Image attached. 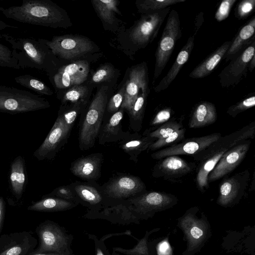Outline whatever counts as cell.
<instances>
[{
	"label": "cell",
	"mask_w": 255,
	"mask_h": 255,
	"mask_svg": "<svg viewBox=\"0 0 255 255\" xmlns=\"http://www.w3.org/2000/svg\"><path fill=\"white\" fill-rule=\"evenodd\" d=\"M255 122L218 140L198 153L192 155L197 162L196 184L198 189L204 192L209 188L208 175L220 158L228 150L238 144L255 137Z\"/></svg>",
	"instance_id": "1"
},
{
	"label": "cell",
	"mask_w": 255,
	"mask_h": 255,
	"mask_svg": "<svg viewBox=\"0 0 255 255\" xmlns=\"http://www.w3.org/2000/svg\"><path fill=\"white\" fill-rule=\"evenodd\" d=\"M0 10L7 18L32 25L66 27V21L69 22L66 12L50 0H23L20 5Z\"/></svg>",
	"instance_id": "2"
},
{
	"label": "cell",
	"mask_w": 255,
	"mask_h": 255,
	"mask_svg": "<svg viewBox=\"0 0 255 255\" xmlns=\"http://www.w3.org/2000/svg\"><path fill=\"white\" fill-rule=\"evenodd\" d=\"M87 101L61 105L57 119L47 136L33 156L39 161L53 159L67 142L78 117L82 114Z\"/></svg>",
	"instance_id": "3"
},
{
	"label": "cell",
	"mask_w": 255,
	"mask_h": 255,
	"mask_svg": "<svg viewBox=\"0 0 255 255\" xmlns=\"http://www.w3.org/2000/svg\"><path fill=\"white\" fill-rule=\"evenodd\" d=\"M0 36L11 46L12 55L20 68L44 70L49 74L53 72L54 55L43 39L14 37L5 33Z\"/></svg>",
	"instance_id": "4"
},
{
	"label": "cell",
	"mask_w": 255,
	"mask_h": 255,
	"mask_svg": "<svg viewBox=\"0 0 255 255\" xmlns=\"http://www.w3.org/2000/svg\"><path fill=\"white\" fill-rule=\"evenodd\" d=\"M108 87L102 86L80 119L79 144L82 150H88L95 145L108 102Z\"/></svg>",
	"instance_id": "5"
},
{
	"label": "cell",
	"mask_w": 255,
	"mask_h": 255,
	"mask_svg": "<svg viewBox=\"0 0 255 255\" xmlns=\"http://www.w3.org/2000/svg\"><path fill=\"white\" fill-rule=\"evenodd\" d=\"M45 99L30 92L0 85V112L10 114L33 112L50 107Z\"/></svg>",
	"instance_id": "6"
},
{
	"label": "cell",
	"mask_w": 255,
	"mask_h": 255,
	"mask_svg": "<svg viewBox=\"0 0 255 255\" xmlns=\"http://www.w3.org/2000/svg\"><path fill=\"white\" fill-rule=\"evenodd\" d=\"M167 16V21L155 53L153 83L162 73L169 60L177 41L182 35L180 20L177 11L172 9Z\"/></svg>",
	"instance_id": "7"
},
{
	"label": "cell",
	"mask_w": 255,
	"mask_h": 255,
	"mask_svg": "<svg viewBox=\"0 0 255 255\" xmlns=\"http://www.w3.org/2000/svg\"><path fill=\"white\" fill-rule=\"evenodd\" d=\"M39 243L32 254L57 253L70 255V239L55 223L46 220L36 229Z\"/></svg>",
	"instance_id": "8"
},
{
	"label": "cell",
	"mask_w": 255,
	"mask_h": 255,
	"mask_svg": "<svg viewBox=\"0 0 255 255\" xmlns=\"http://www.w3.org/2000/svg\"><path fill=\"white\" fill-rule=\"evenodd\" d=\"M170 7L152 14H142L132 29L131 41L137 48H144L156 37Z\"/></svg>",
	"instance_id": "9"
},
{
	"label": "cell",
	"mask_w": 255,
	"mask_h": 255,
	"mask_svg": "<svg viewBox=\"0 0 255 255\" xmlns=\"http://www.w3.org/2000/svg\"><path fill=\"white\" fill-rule=\"evenodd\" d=\"M129 208L140 215L150 216L166 210L177 204V197L170 193L148 191L130 198Z\"/></svg>",
	"instance_id": "10"
},
{
	"label": "cell",
	"mask_w": 255,
	"mask_h": 255,
	"mask_svg": "<svg viewBox=\"0 0 255 255\" xmlns=\"http://www.w3.org/2000/svg\"><path fill=\"white\" fill-rule=\"evenodd\" d=\"M53 54L71 59L93 51L92 41L85 37L65 35L55 36L51 40L43 39Z\"/></svg>",
	"instance_id": "11"
},
{
	"label": "cell",
	"mask_w": 255,
	"mask_h": 255,
	"mask_svg": "<svg viewBox=\"0 0 255 255\" xmlns=\"http://www.w3.org/2000/svg\"><path fill=\"white\" fill-rule=\"evenodd\" d=\"M196 168L195 162H189L178 155L169 156L159 159L154 165L151 175L154 178L179 183L195 170Z\"/></svg>",
	"instance_id": "12"
},
{
	"label": "cell",
	"mask_w": 255,
	"mask_h": 255,
	"mask_svg": "<svg viewBox=\"0 0 255 255\" xmlns=\"http://www.w3.org/2000/svg\"><path fill=\"white\" fill-rule=\"evenodd\" d=\"M250 178L248 169L225 178L219 186L217 203L224 207H231L238 203L245 195Z\"/></svg>",
	"instance_id": "13"
},
{
	"label": "cell",
	"mask_w": 255,
	"mask_h": 255,
	"mask_svg": "<svg viewBox=\"0 0 255 255\" xmlns=\"http://www.w3.org/2000/svg\"><path fill=\"white\" fill-rule=\"evenodd\" d=\"M255 55V40L221 71L219 81L222 88H229L238 84L248 70L250 61Z\"/></svg>",
	"instance_id": "14"
},
{
	"label": "cell",
	"mask_w": 255,
	"mask_h": 255,
	"mask_svg": "<svg viewBox=\"0 0 255 255\" xmlns=\"http://www.w3.org/2000/svg\"><path fill=\"white\" fill-rule=\"evenodd\" d=\"M221 136V133L217 132L183 139L177 144L157 150L151 154V157L159 160L172 155H193L205 149Z\"/></svg>",
	"instance_id": "15"
},
{
	"label": "cell",
	"mask_w": 255,
	"mask_h": 255,
	"mask_svg": "<svg viewBox=\"0 0 255 255\" xmlns=\"http://www.w3.org/2000/svg\"><path fill=\"white\" fill-rule=\"evenodd\" d=\"M102 191L110 198L121 199L130 198L146 191L141 179L130 175L115 177L106 183Z\"/></svg>",
	"instance_id": "16"
},
{
	"label": "cell",
	"mask_w": 255,
	"mask_h": 255,
	"mask_svg": "<svg viewBox=\"0 0 255 255\" xmlns=\"http://www.w3.org/2000/svg\"><path fill=\"white\" fill-rule=\"evenodd\" d=\"M37 240L31 232L1 235L0 255H29L36 249Z\"/></svg>",
	"instance_id": "17"
},
{
	"label": "cell",
	"mask_w": 255,
	"mask_h": 255,
	"mask_svg": "<svg viewBox=\"0 0 255 255\" xmlns=\"http://www.w3.org/2000/svg\"><path fill=\"white\" fill-rule=\"evenodd\" d=\"M251 144V140L248 139L233 146L224 153L209 174L208 182L221 179L236 168L244 159Z\"/></svg>",
	"instance_id": "18"
},
{
	"label": "cell",
	"mask_w": 255,
	"mask_h": 255,
	"mask_svg": "<svg viewBox=\"0 0 255 255\" xmlns=\"http://www.w3.org/2000/svg\"><path fill=\"white\" fill-rule=\"evenodd\" d=\"M89 69V64L87 61H76L60 68L52 75V82L57 89H69L80 85L87 79Z\"/></svg>",
	"instance_id": "19"
},
{
	"label": "cell",
	"mask_w": 255,
	"mask_h": 255,
	"mask_svg": "<svg viewBox=\"0 0 255 255\" xmlns=\"http://www.w3.org/2000/svg\"><path fill=\"white\" fill-rule=\"evenodd\" d=\"M197 207L189 209L180 219V225L187 237L189 249L192 251L203 243L207 237V224L197 218Z\"/></svg>",
	"instance_id": "20"
},
{
	"label": "cell",
	"mask_w": 255,
	"mask_h": 255,
	"mask_svg": "<svg viewBox=\"0 0 255 255\" xmlns=\"http://www.w3.org/2000/svg\"><path fill=\"white\" fill-rule=\"evenodd\" d=\"M148 87L146 63L143 62L131 69L125 85V96L121 108L129 111L140 90Z\"/></svg>",
	"instance_id": "21"
},
{
	"label": "cell",
	"mask_w": 255,
	"mask_h": 255,
	"mask_svg": "<svg viewBox=\"0 0 255 255\" xmlns=\"http://www.w3.org/2000/svg\"><path fill=\"white\" fill-rule=\"evenodd\" d=\"M104 160L101 153H92L74 160L70 171L75 176L87 180H96L101 176V169Z\"/></svg>",
	"instance_id": "22"
},
{
	"label": "cell",
	"mask_w": 255,
	"mask_h": 255,
	"mask_svg": "<svg viewBox=\"0 0 255 255\" xmlns=\"http://www.w3.org/2000/svg\"><path fill=\"white\" fill-rule=\"evenodd\" d=\"M27 183L25 161L21 155L16 157L10 166L9 184L12 196L17 201L22 198Z\"/></svg>",
	"instance_id": "23"
},
{
	"label": "cell",
	"mask_w": 255,
	"mask_h": 255,
	"mask_svg": "<svg viewBox=\"0 0 255 255\" xmlns=\"http://www.w3.org/2000/svg\"><path fill=\"white\" fill-rule=\"evenodd\" d=\"M195 36L191 35L186 44L179 52L175 60L166 75L155 87V92L158 93L168 88L175 79L183 66L187 62L194 46Z\"/></svg>",
	"instance_id": "24"
},
{
	"label": "cell",
	"mask_w": 255,
	"mask_h": 255,
	"mask_svg": "<svg viewBox=\"0 0 255 255\" xmlns=\"http://www.w3.org/2000/svg\"><path fill=\"white\" fill-rule=\"evenodd\" d=\"M124 111L123 109L120 108L112 115L106 124L102 126L98 136L100 144L120 141L130 134V132L124 131L122 129Z\"/></svg>",
	"instance_id": "25"
},
{
	"label": "cell",
	"mask_w": 255,
	"mask_h": 255,
	"mask_svg": "<svg viewBox=\"0 0 255 255\" xmlns=\"http://www.w3.org/2000/svg\"><path fill=\"white\" fill-rule=\"evenodd\" d=\"M255 16L252 18L239 31L235 38L225 53L223 59L228 62L241 53L255 40Z\"/></svg>",
	"instance_id": "26"
},
{
	"label": "cell",
	"mask_w": 255,
	"mask_h": 255,
	"mask_svg": "<svg viewBox=\"0 0 255 255\" xmlns=\"http://www.w3.org/2000/svg\"><path fill=\"white\" fill-rule=\"evenodd\" d=\"M156 140L148 135H140L137 132L130 133L119 141L121 148L129 157V159L136 163L140 154L145 150Z\"/></svg>",
	"instance_id": "27"
},
{
	"label": "cell",
	"mask_w": 255,
	"mask_h": 255,
	"mask_svg": "<svg viewBox=\"0 0 255 255\" xmlns=\"http://www.w3.org/2000/svg\"><path fill=\"white\" fill-rule=\"evenodd\" d=\"M217 119V113L215 105L208 101H201L194 108L188 126L190 128H202L214 124Z\"/></svg>",
	"instance_id": "28"
},
{
	"label": "cell",
	"mask_w": 255,
	"mask_h": 255,
	"mask_svg": "<svg viewBox=\"0 0 255 255\" xmlns=\"http://www.w3.org/2000/svg\"><path fill=\"white\" fill-rule=\"evenodd\" d=\"M232 40L227 41L214 50L190 72L189 76L193 79L202 78L210 75L223 59L229 48Z\"/></svg>",
	"instance_id": "29"
},
{
	"label": "cell",
	"mask_w": 255,
	"mask_h": 255,
	"mask_svg": "<svg viewBox=\"0 0 255 255\" xmlns=\"http://www.w3.org/2000/svg\"><path fill=\"white\" fill-rule=\"evenodd\" d=\"M149 92L148 87L142 88L139 92L131 108L128 112L129 120V127L134 132H138L142 128Z\"/></svg>",
	"instance_id": "30"
},
{
	"label": "cell",
	"mask_w": 255,
	"mask_h": 255,
	"mask_svg": "<svg viewBox=\"0 0 255 255\" xmlns=\"http://www.w3.org/2000/svg\"><path fill=\"white\" fill-rule=\"evenodd\" d=\"M77 204L57 197L44 195L40 200L33 203L27 209L37 212H57L71 209Z\"/></svg>",
	"instance_id": "31"
},
{
	"label": "cell",
	"mask_w": 255,
	"mask_h": 255,
	"mask_svg": "<svg viewBox=\"0 0 255 255\" xmlns=\"http://www.w3.org/2000/svg\"><path fill=\"white\" fill-rule=\"evenodd\" d=\"M69 185L79 201L90 205H97L103 201V191L93 185L76 181Z\"/></svg>",
	"instance_id": "32"
},
{
	"label": "cell",
	"mask_w": 255,
	"mask_h": 255,
	"mask_svg": "<svg viewBox=\"0 0 255 255\" xmlns=\"http://www.w3.org/2000/svg\"><path fill=\"white\" fill-rule=\"evenodd\" d=\"M91 2L98 16L107 24H113L116 13L121 14L118 7V0H93Z\"/></svg>",
	"instance_id": "33"
},
{
	"label": "cell",
	"mask_w": 255,
	"mask_h": 255,
	"mask_svg": "<svg viewBox=\"0 0 255 255\" xmlns=\"http://www.w3.org/2000/svg\"><path fill=\"white\" fill-rule=\"evenodd\" d=\"M186 0H140L136 5L139 12L142 14H152L160 11L170 5L184 2Z\"/></svg>",
	"instance_id": "34"
},
{
	"label": "cell",
	"mask_w": 255,
	"mask_h": 255,
	"mask_svg": "<svg viewBox=\"0 0 255 255\" xmlns=\"http://www.w3.org/2000/svg\"><path fill=\"white\" fill-rule=\"evenodd\" d=\"M14 81L21 86L29 89L40 95L51 96L52 90L39 79L29 74L14 77Z\"/></svg>",
	"instance_id": "35"
},
{
	"label": "cell",
	"mask_w": 255,
	"mask_h": 255,
	"mask_svg": "<svg viewBox=\"0 0 255 255\" xmlns=\"http://www.w3.org/2000/svg\"><path fill=\"white\" fill-rule=\"evenodd\" d=\"M182 128H183V126L182 122L171 120L161 125L156 129L151 132H147L145 130L143 134L148 135L156 139H159L165 138Z\"/></svg>",
	"instance_id": "36"
},
{
	"label": "cell",
	"mask_w": 255,
	"mask_h": 255,
	"mask_svg": "<svg viewBox=\"0 0 255 255\" xmlns=\"http://www.w3.org/2000/svg\"><path fill=\"white\" fill-rule=\"evenodd\" d=\"M185 131L186 129L183 128L165 138L157 139L149 146L147 150H158L177 144L184 139Z\"/></svg>",
	"instance_id": "37"
},
{
	"label": "cell",
	"mask_w": 255,
	"mask_h": 255,
	"mask_svg": "<svg viewBox=\"0 0 255 255\" xmlns=\"http://www.w3.org/2000/svg\"><path fill=\"white\" fill-rule=\"evenodd\" d=\"M88 88L83 85H76L68 89L63 95L61 102L62 105L70 102L71 104H75L80 102L87 101L88 94Z\"/></svg>",
	"instance_id": "38"
},
{
	"label": "cell",
	"mask_w": 255,
	"mask_h": 255,
	"mask_svg": "<svg viewBox=\"0 0 255 255\" xmlns=\"http://www.w3.org/2000/svg\"><path fill=\"white\" fill-rule=\"evenodd\" d=\"M0 67L21 69L18 61L13 57L12 50L2 44L0 41Z\"/></svg>",
	"instance_id": "39"
},
{
	"label": "cell",
	"mask_w": 255,
	"mask_h": 255,
	"mask_svg": "<svg viewBox=\"0 0 255 255\" xmlns=\"http://www.w3.org/2000/svg\"><path fill=\"white\" fill-rule=\"evenodd\" d=\"M255 106L254 95L246 98L228 108L227 113L232 118Z\"/></svg>",
	"instance_id": "40"
},
{
	"label": "cell",
	"mask_w": 255,
	"mask_h": 255,
	"mask_svg": "<svg viewBox=\"0 0 255 255\" xmlns=\"http://www.w3.org/2000/svg\"><path fill=\"white\" fill-rule=\"evenodd\" d=\"M45 195L57 197L77 204L79 202L78 198L70 185L58 187L54 189L51 193Z\"/></svg>",
	"instance_id": "41"
},
{
	"label": "cell",
	"mask_w": 255,
	"mask_h": 255,
	"mask_svg": "<svg viewBox=\"0 0 255 255\" xmlns=\"http://www.w3.org/2000/svg\"><path fill=\"white\" fill-rule=\"evenodd\" d=\"M173 113V110L170 107H166L160 110L151 121L150 129L146 130V131L150 132L151 130H154L161 125L169 121Z\"/></svg>",
	"instance_id": "42"
},
{
	"label": "cell",
	"mask_w": 255,
	"mask_h": 255,
	"mask_svg": "<svg viewBox=\"0 0 255 255\" xmlns=\"http://www.w3.org/2000/svg\"><path fill=\"white\" fill-rule=\"evenodd\" d=\"M115 72V69L112 66L109 64L104 65L94 73L92 81L94 83H100L109 81L114 77Z\"/></svg>",
	"instance_id": "43"
},
{
	"label": "cell",
	"mask_w": 255,
	"mask_h": 255,
	"mask_svg": "<svg viewBox=\"0 0 255 255\" xmlns=\"http://www.w3.org/2000/svg\"><path fill=\"white\" fill-rule=\"evenodd\" d=\"M255 8V0H244L237 5L235 16L239 19H245L250 15Z\"/></svg>",
	"instance_id": "44"
},
{
	"label": "cell",
	"mask_w": 255,
	"mask_h": 255,
	"mask_svg": "<svg viewBox=\"0 0 255 255\" xmlns=\"http://www.w3.org/2000/svg\"><path fill=\"white\" fill-rule=\"evenodd\" d=\"M125 91V86H124L110 99L106 108L109 113L113 114L120 110L124 99Z\"/></svg>",
	"instance_id": "45"
},
{
	"label": "cell",
	"mask_w": 255,
	"mask_h": 255,
	"mask_svg": "<svg viewBox=\"0 0 255 255\" xmlns=\"http://www.w3.org/2000/svg\"><path fill=\"white\" fill-rule=\"evenodd\" d=\"M237 0H224L220 3L215 14V18L218 22L226 19Z\"/></svg>",
	"instance_id": "46"
},
{
	"label": "cell",
	"mask_w": 255,
	"mask_h": 255,
	"mask_svg": "<svg viewBox=\"0 0 255 255\" xmlns=\"http://www.w3.org/2000/svg\"><path fill=\"white\" fill-rule=\"evenodd\" d=\"M158 255H172L171 248L167 240L160 242L157 247Z\"/></svg>",
	"instance_id": "47"
},
{
	"label": "cell",
	"mask_w": 255,
	"mask_h": 255,
	"mask_svg": "<svg viewBox=\"0 0 255 255\" xmlns=\"http://www.w3.org/2000/svg\"><path fill=\"white\" fill-rule=\"evenodd\" d=\"M131 254L137 255H148L146 240L143 239L133 250L130 251Z\"/></svg>",
	"instance_id": "48"
},
{
	"label": "cell",
	"mask_w": 255,
	"mask_h": 255,
	"mask_svg": "<svg viewBox=\"0 0 255 255\" xmlns=\"http://www.w3.org/2000/svg\"><path fill=\"white\" fill-rule=\"evenodd\" d=\"M5 213V202L2 196H0V237Z\"/></svg>",
	"instance_id": "49"
},
{
	"label": "cell",
	"mask_w": 255,
	"mask_h": 255,
	"mask_svg": "<svg viewBox=\"0 0 255 255\" xmlns=\"http://www.w3.org/2000/svg\"><path fill=\"white\" fill-rule=\"evenodd\" d=\"M255 67V55L253 56L250 61L248 69L250 72H252Z\"/></svg>",
	"instance_id": "50"
},
{
	"label": "cell",
	"mask_w": 255,
	"mask_h": 255,
	"mask_svg": "<svg viewBox=\"0 0 255 255\" xmlns=\"http://www.w3.org/2000/svg\"><path fill=\"white\" fill-rule=\"evenodd\" d=\"M29 255H70L68 254H60L57 253H39V254H31Z\"/></svg>",
	"instance_id": "51"
},
{
	"label": "cell",
	"mask_w": 255,
	"mask_h": 255,
	"mask_svg": "<svg viewBox=\"0 0 255 255\" xmlns=\"http://www.w3.org/2000/svg\"><path fill=\"white\" fill-rule=\"evenodd\" d=\"M96 255H105L103 253V252L100 249L98 248L97 249V251H96Z\"/></svg>",
	"instance_id": "52"
}]
</instances>
